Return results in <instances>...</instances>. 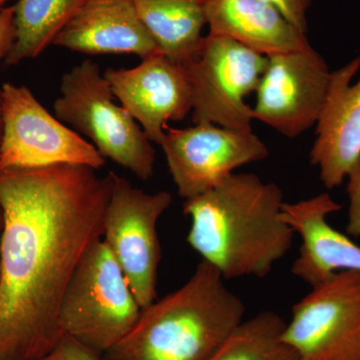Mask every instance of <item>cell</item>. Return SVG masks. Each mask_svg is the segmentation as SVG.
<instances>
[{
    "label": "cell",
    "mask_w": 360,
    "mask_h": 360,
    "mask_svg": "<svg viewBox=\"0 0 360 360\" xmlns=\"http://www.w3.org/2000/svg\"><path fill=\"white\" fill-rule=\"evenodd\" d=\"M205 13L210 34L234 40L265 56L310 44L307 34L264 0H205Z\"/></svg>",
    "instance_id": "obj_16"
},
{
    "label": "cell",
    "mask_w": 360,
    "mask_h": 360,
    "mask_svg": "<svg viewBox=\"0 0 360 360\" xmlns=\"http://www.w3.org/2000/svg\"><path fill=\"white\" fill-rule=\"evenodd\" d=\"M13 6L4 7L0 11V59L6 58L15 41Z\"/></svg>",
    "instance_id": "obj_23"
},
{
    "label": "cell",
    "mask_w": 360,
    "mask_h": 360,
    "mask_svg": "<svg viewBox=\"0 0 360 360\" xmlns=\"http://www.w3.org/2000/svg\"><path fill=\"white\" fill-rule=\"evenodd\" d=\"M60 96L53 103L56 117L84 134L104 158L141 180L155 174V149L141 125L122 105L101 68L85 59L63 75Z\"/></svg>",
    "instance_id": "obj_4"
},
{
    "label": "cell",
    "mask_w": 360,
    "mask_h": 360,
    "mask_svg": "<svg viewBox=\"0 0 360 360\" xmlns=\"http://www.w3.org/2000/svg\"><path fill=\"white\" fill-rule=\"evenodd\" d=\"M161 148L168 169L184 200L219 186L243 165L264 160L269 148L257 134L198 123L186 129L167 127Z\"/></svg>",
    "instance_id": "obj_10"
},
{
    "label": "cell",
    "mask_w": 360,
    "mask_h": 360,
    "mask_svg": "<svg viewBox=\"0 0 360 360\" xmlns=\"http://www.w3.org/2000/svg\"><path fill=\"white\" fill-rule=\"evenodd\" d=\"M283 194L257 174H232L219 186L184 201L191 221L187 243L225 281L264 278L285 257L295 232L281 219Z\"/></svg>",
    "instance_id": "obj_2"
},
{
    "label": "cell",
    "mask_w": 360,
    "mask_h": 360,
    "mask_svg": "<svg viewBox=\"0 0 360 360\" xmlns=\"http://www.w3.org/2000/svg\"><path fill=\"white\" fill-rule=\"evenodd\" d=\"M86 0H18L14 8L15 41L4 58L16 65L37 58Z\"/></svg>",
    "instance_id": "obj_18"
},
{
    "label": "cell",
    "mask_w": 360,
    "mask_h": 360,
    "mask_svg": "<svg viewBox=\"0 0 360 360\" xmlns=\"http://www.w3.org/2000/svg\"><path fill=\"white\" fill-rule=\"evenodd\" d=\"M103 236L141 309L155 302L161 248L158 220L172 202L167 191L148 193L110 172Z\"/></svg>",
    "instance_id": "obj_8"
},
{
    "label": "cell",
    "mask_w": 360,
    "mask_h": 360,
    "mask_svg": "<svg viewBox=\"0 0 360 360\" xmlns=\"http://www.w3.org/2000/svg\"><path fill=\"white\" fill-rule=\"evenodd\" d=\"M39 360H105L103 354L78 342L75 338L63 333L49 354Z\"/></svg>",
    "instance_id": "obj_20"
},
{
    "label": "cell",
    "mask_w": 360,
    "mask_h": 360,
    "mask_svg": "<svg viewBox=\"0 0 360 360\" xmlns=\"http://www.w3.org/2000/svg\"><path fill=\"white\" fill-rule=\"evenodd\" d=\"M266 65L267 56L234 40L210 33L203 37L198 56L182 65L194 124L251 131L252 108L245 97L255 92Z\"/></svg>",
    "instance_id": "obj_6"
},
{
    "label": "cell",
    "mask_w": 360,
    "mask_h": 360,
    "mask_svg": "<svg viewBox=\"0 0 360 360\" xmlns=\"http://www.w3.org/2000/svg\"><path fill=\"white\" fill-rule=\"evenodd\" d=\"M103 77L123 108L153 143L161 146L169 122L191 112V89L184 66L158 52L132 68H108Z\"/></svg>",
    "instance_id": "obj_12"
},
{
    "label": "cell",
    "mask_w": 360,
    "mask_h": 360,
    "mask_svg": "<svg viewBox=\"0 0 360 360\" xmlns=\"http://www.w3.org/2000/svg\"><path fill=\"white\" fill-rule=\"evenodd\" d=\"M347 177L349 210L347 231L349 236L360 238V160Z\"/></svg>",
    "instance_id": "obj_22"
},
{
    "label": "cell",
    "mask_w": 360,
    "mask_h": 360,
    "mask_svg": "<svg viewBox=\"0 0 360 360\" xmlns=\"http://www.w3.org/2000/svg\"><path fill=\"white\" fill-rule=\"evenodd\" d=\"M331 71L311 45L267 56L252 108L259 120L288 139L316 125L328 96Z\"/></svg>",
    "instance_id": "obj_11"
},
{
    "label": "cell",
    "mask_w": 360,
    "mask_h": 360,
    "mask_svg": "<svg viewBox=\"0 0 360 360\" xmlns=\"http://www.w3.org/2000/svg\"><path fill=\"white\" fill-rule=\"evenodd\" d=\"M141 307L105 241L90 246L66 288L58 321L61 330L103 354L134 326Z\"/></svg>",
    "instance_id": "obj_5"
},
{
    "label": "cell",
    "mask_w": 360,
    "mask_h": 360,
    "mask_svg": "<svg viewBox=\"0 0 360 360\" xmlns=\"http://www.w3.org/2000/svg\"><path fill=\"white\" fill-rule=\"evenodd\" d=\"M111 184L84 165L0 170V360H39L63 335L61 300L103 238Z\"/></svg>",
    "instance_id": "obj_1"
},
{
    "label": "cell",
    "mask_w": 360,
    "mask_h": 360,
    "mask_svg": "<svg viewBox=\"0 0 360 360\" xmlns=\"http://www.w3.org/2000/svg\"><path fill=\"white\" fill-rule=\"evenodd\" d=\"M2 139L0 170L58 165L101 169L105 158L90 142L66 127L25 85L1 87Z\"/></svg>",
    "instance_id": "obj_7"
},
{
    "label": "cell",
    "mask_w": 360,
    "mask_h": 360,
    "mask_svg": "<svg viewBox=\"0 0 360 360\" xmlns=\"http://www.w3.org/2000/svg\"><path fill=\"white\" fill-rule=\"evenodd\" d=\"M359 68L357 56L331 71L328 96L317 120L309 160L319 168L328 189L341 186L360 160V78L352 84Z\"/></svg>",
    "instance_id": "obj_13"
},
{
    "label": "cell",
    "mask_w": 360,
    "mask_h": 360,
    "mask_svg": "<svg viewBox=\"0 0 360 360\" xmlns=\"http://www.w3.org/2000/svg\"><path fill=\"white\" fill-rule=\"evenodd\" d=\"M340 210L329 193L283 203L281 219L302 238L291 272L311 288L340 270H360V246L326 220Z\"/></svg>",
    "instance_id": "obj_14"
},
{
    "label": "cell",
    "mask_w": 360,
    "mask_h": 360,
    "mask_svg": "<svg viewBox=\"0 0 360 360\" xmlns=\"http://www.w3.org/2000/svg\"><path fill=\"white\" fill-rule=\"evenodd\" d=\"M278 9L296 30L307 34L309 30L307 13L312 0H264Z\"/></svg>",
    "instance_id": "obj_21"
},
{
    "label": "cell",
    "mask_w": 360,
    "mask_h": 360,
    "mask_svg": "<svg viewBox=\"0 0 360 360\" xmlns=\"http://www.w3.org/2000/svg\"><path fill=\"white\" fill-rule=\"evenodd\" d=\"M2 139V103H1V89H0V144Z\"/></svg>",
    "instance_id": "obj_24"
},
{
    "label": "cell",
    "mask_w": 360,
    "mask_h": 360,
    "mask_svg": "<svg viewBox=\"0 0 360 360\" xmlns=\"http://www.w3.org/2000/svg\"><path fill=\"white\" fill-rule=\"evenodd\" d=\"M11 1V0H0V11L4 8V6L7 4V2Z\"/></svg>",
    "instance_id": "obj_26"
},
{
    "label": "cell",
    "mask_w": 360,
    "mask_h": 360,
    "mask_svg": "<svg viewBox=\"0 0 360 360\" xmlns=\"http://www.w3.org/2000/svg\"><path fill=\"white\" fill-rule=\"evenodd\" d=\"M201 260L179 290L141 309L105 360H208L243 321L245 303Z\"/></svg>",
    "instance_id": "obj_3"
},
{
    "label": "cell",
    "mask_w": 360,
    "mask_h": 360,
    "mask_svg": "<svg viewBox=\"0 0 360 360\" xmlns=\"http://www.w3.org/2000/svg\"><path fill=\"white\" fill-rule=\"evenodd\" d=\"M52 44L89 56L161 52L130 0H86Z\"/></svg>",
    "instance_id": "obj_15"
},
{
    "label": "cell",
    "mask_w": 360,
    "mask_h": 360,
    "mask_svg": "<svg viewBox=\"0 0 360 360\" xmlns=\"http://www.w3.org/2000/svg\"><path fill=\"white\" fill-rule=\"evenodd\" d=\"M281 340L300 360H360V270H340L292 307Z\"/></svg>",
    "instance_id": "obj_9"
},
{
    "label": "cell",
    "mask_w": 360,
    "mask_h": 360,
    "mask_svg": "<svg viewBox=\"0 0 360 360\" xmlns=\"http://www.w3.org/2000/svg\"><path fill=\"white\" fill-rule=\"evenodd\" d=\"M286 322L274 311L243 321L208 360H300L281 335Z\"/></svg>",
    "instance_id": "obj_19"
},
{
    "label": "cell",
    "mask_w": 360,
    "mask_h": 360,
    "mask_svg": "<svg viewBox=\"0 0 360 360\" xmlns=\"http://www.w3.org/2000/svg\"><path fill=\"white\" fill-rule=\"evenodd\" d=\"M161 53L179 65L198 56L206 25L205 0H130Z\"/></svg>",
    "instance_id": "obj_17"
},
{
    "label": "cell",
    "mask_w": 360,
    "mask_h": 360,
    "mask_svg": "<svg viewBox=\"0 0 360 360\" xmlns=\"http://www.w3.org/2000/svg\"><path fill=\"white\" fill-rule=\"evenodd\" d=\"M4 212H2L1 207H0V233L2 232V229H4Z\"/></svg>",
    "instance_id": "obj_25"
}]
</instances>
